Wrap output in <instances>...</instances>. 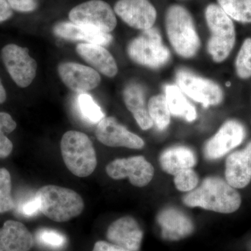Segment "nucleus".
I'll return each mask as SVG.
<instances>
[{
	"label": "nucleus",
	"instance_id": "21",
	"mask_svg": "<svg viewBox=\"0 0 251 251\" xmlns=\"http://www.w3.org/2000/svg\"><path fill=\"white\" fill-rule=\"evenodd\" d=\"M196 158L192 150L185 147H175L163 151L160 156V164L163 171L175 175L183 170L192 168Z\"/></svg>",
	"mask_w": 251,
	"mask_h": 251
},
{
	"label": "nucleus",
	"instance_id": "16",
	"mask_svg": "<svg viewBox=\"0 0 251 251\" xmlns=\"http://www.w3.org/2000/svg\"><path fill=\"white\" fill-rule=\"evenodd\" d=\"M161 228L162 237L171 241H177L191 235L194 230L192 221L186 214L175 208H168L157 216Z\"/></svg>",
	"mask_w": 251,
	"mask_h": 251
},
{
	"label": "nucleus",
	"instance_id": "10",
	"mask_svg": "<svg viewBox=\"0 0 251 251\" xmlns=\"http://www.w3.org/2000/svg\"><path fill=\"white\" fill-rule=\"evenodd\" d=\"M176 80L180 90L206 108L218 105L224 98L223 91L219 85L188 71L179 70L176 73Z\"/></svg>",
	"mask_w": 251,
	"mask_h": 251
},
{
	"label": "nucleus",
	"instance_id": "5",
	"mask_svg": "<svg viewBox=\"0 0 251 251\" xmlns=\"http://www.w3.org/2000/svg\"><path fill=\"white\" fill-rule=\"evenodd\" d=\"M204 14L211 32L208 52L214 62H223L228 57L235 43L233 22L219 5H208Z\"/></svg>",
	"mask_w": 251,
	"mask_h": 251
},
{
	"label": "nucleus",
	"instance_id": "33",
	"mask_svg": "<svg viewBox=\"0 0 251 251\" xmlns=\"http://www.w3.org/2000/svg\"><path fill=\"white\" fill-rule=\"evenodd\" d=\"M18 211L25 216H35L40 212L39 201L35 195L34 197L29 198L26 202H23L18 208Z\"/></svg>",
	"mask_w": 251,
	"mask_h": 251
},
{
	"label": "nucleus",
	"instance_id": "3",
	"mask_svg": "<svg viewBox=\"0 0 251 251\" xmlns=\"http://www.w3.org/2000/svg\"><path fill=\"white\" fill-rule=\"evenodd\" d=\"M166 28L168 39L176 53L185 58L197 53L201 41L191 14L181 5H172L167 10Z\"/></svg>",
	"mask_w": 251,
	"mask_h": 251
},
{
	"label": "nucleus",
	"instance_id": "19",
	"mask_svg": "<svg viewBox=\"0 0 251 251\" xmlns=\"http://www.w3.org/2000/svg\"><path fill=\"white\" fill-rule=\"evenodd\" d=\"M77 53L86 62L95 68L96 71L105 76L112 77L118 72L116 61L103 46L97 44H80L76 46Z\"/></svg>",
	"mask_w": 251,
	"mask_h": 251
},
{
	"label": "nucleus",
	"instance_id": "23",
	"mask_svg": "<svg viewBox=\"0 0 251 251\" xmlns=\"http://www.w3.org/2000/svg\"><path fill=\"white\" fill-rule=\"evenodd\" d=\"M165 97L172 115L183 117L186 121L190 122L196 120L197 117L196 108L188 101L179 87L175 85H168L165 89Z\"/></svg>",
	"mask_w": 251,
	"mask_h": 251
},
{
	"label": "nucleus",
	"instance_id": "2",
	"mask_svg": "<svg viewBox=\"0 0 251 251\" xmlns=\"http://www.w3.org/2000/svg\"><path fill=\"white\" fill-rule=\"evenodd\" d=\"M40 212L55 222H67L82 214L84 201L78 193L69 188L47 185L35 194Z\"/></svg>",
	"mask_w": 251,
	"mask_h": 251
},
{
	"label": "nucleus",
	"instance_id": "14",
	"mask_svg": "<svg viewBox=\"0 0 251 251\" xmlns=\"http://www.w3.org/2000/svg\"><path fill=\"white\" fill-rule=\"evenodd\" d=\"M58 74L64 85L80 94L97 88L101 80L97 71L78 63H61Z\"/></svg>",
	"mask_w": 251,
	"mask_h": 251
},
{
	"label": "nucleus",
	"instance_id": "7",
	"mask_svg": "<svg viewBox=\"0 0 251 251\" xmlns=\"http://www.w3.org/2000/svg\"><path fill=\"white\" fill-rule=\"evenodd\" d=\"M69 20L74 24L110 33L117 26V18L111 6L102 0H90L71 10Z\"/></svg>",
	"mask_w": 251,
	"mask_h": 251
},
{
	"label": "nucleus",
	"instance_id": "32",
	"mask_svg": "<svg viewBox=\"0 0 251 251\" xmlns=\"http://www.w3.org/2000/svg\"><path fill=\"white\" fill-rule=\"evenodd\" d=\"M11 9L19 12L34 11L38 7L37 0H7Z\"/></svg>",
	"mask_w": 251,
	"mask_h": 251
},
{
	"label": "nucleus",
	"instance_id": "22",
	"mask_svg": "<svg viewBox=\"0 0 251 251\" xmlns=\"http://www.w3.org/2000/svg\"><path fill=\"white\" fill-rule=\"evenodd\" d=\"M226 181L234 188H243L249 185L251 175L243 158L242 151L231 153L226 163Z\"/></svg>",
	"mask_w": 251,
	"mask_h": 251
},
{
	"label": "nucleus",
	"instance_id": "24",
	"mask_svg": "<svg viewBox=\"0 0 251 251\" xmlns=\"http://www.w3.org/2000/svg\"><path fill=\"white\" fill-rule=\"evenodd\" d=\"M148 111L152 120L159 130L166 128L171 122V112L164 96H154L149 100Z\"/></svg>",
	"mask_w": 251,
	"mask_h": 251
},
{
	"label": "nucleus",
	"instance_id": "8",
	"mask_svg": "<svg viewBox=\"0 0 251 251\" xmlns=\"http://www.w3.org/2000/svg\"><path fill=\"white\" fill-rule=\"evenodd\" d=\"M1 58L11 78L18 87L25 88L35 78L37 63L29 50L16 44H8L1 50Z\"/></svg>",
	"mask_w": 251,
	"mask_h": 251
},
{
	"label": "nucleus",
	"instance_id": "30",
	"mask_svg": "<svg viewBox=\"0 0 251 251\" xmlns=\"http://www.w3.org/2000/svg\"><path fill=\"white\" fill-rule=\"evenodd\" d=\"M176 188L182 192H191L198 186L199 178L192 168L183 170L175 175Z\"/></svg>",
	"mask_w": 251,
	"mask_h": 251
},
{
	"label": "nucleus",
	"instance_id": "36",
	"mask_svg": "<svg viewBox=\"0 0 251 251\" xmlns=\"http://www.w3.org/2000/svg\"><path fill=\"white\" fill-rule=\"evenodd\" d=\"M243 158L247 164L248 170L251 175V143L242 151Z\"/></svg>",
	"mask_w": 251,
	"mask_h": 251
},
{
	"label": "nucleus",
	"instance_id": "20",
	"mask_svg": "<svg viewBox=\"0 0 251 251\" xmlns=\"http://www.w3.org/2000/svg\"><path fill=\"white\" fill-rule=\"evenodd\" d=\"M126 106L131 112L135 121L143 130H148L153 123L146 106L145 94L142 87L137 84H130L123 92Z\"/></svg>",
	"mask_w": 251,
	"mask_h": 251
},
{
	"label": "nucleus",
	"instance_id": "29",
	"mask_svg": "<svg viewBox=\"0 0 251 251\" xmlns=\"http://www.w3.org/2000/svg\"><path fill=\"white\" fill-rule=\"evenodd\" d=\"M238 75L242 78L251 76V39H246L236 60Z\"/></svg>",
	"mask_w": 251,
	"mask_h": 251
},
{
	"label": "nucleus",
	"instance_id": "1",
	"mask_svg": "<svg viewBox=\"0 0 251 251\" xmlns=\"http://www.w3.org/2000/svg\"><path fill=\"white\" fill-rule=\"evenodd\" d=\"M186 205L221 214H230L240 207L242 199L235 188L218 177H208L183 199Z\"/></svg>",
	"mask_w": 251,
	"mask_h": 251
},
{
	"label": "nucleus",
	"instance_id": "28",
	"mask_svg": "<svg viewBox=\"0 0 251 251\" xmlns=\"http://www.w3.org/2000/svg\"><path fill=\"white\" fill-rule=\"evenodd\" d=\"M15 207L11 196V178L9 172L0 168V213L7 212Z\"/></svg>",
	"mask_w": 251,
	"mask_h": 251
},
{
	"label": "nucleus",
	"instance_id": "17",
	"mask_svg": "<svg viewBox=\"0 0 251 251\" xmlns=\"http://www.w3.org/2000/svg\"><path fill=\"white\" fill-rule=\"evenodd\" d=\"M33 245L32 234L18 221H6L0 229V251H29Z\"/></svg>",
	"mask_w": 251,
	"mask_h": 251
},
{
	"label": "nucleus",
	"instance_id": "34",
	"mask_svg": "<svg viewBox=\"0 0 251 251\" xmlns=\"http://www.w3.org/2000/svg\"><path fill=\"white\" fill-rule=\"evenodd\" d=\"M92 251H131L118 247V246L112 244L111 243L99 241L94 244Z\"/></svg>",
	"mask_w": 251,
	"mask_h": 251
},
{
	"label": "nucleus",
	"instance_id": "37",
	"mask_svg": "<svg viewBox=\"0 0 251 251\" xmlns=\"http://www.w3.org/2000/svg\"><path fill=\"white\" fill-rule=\"evenodd\" d=\"M6 99V92L0 79V104L4 103Z\"/></svg>",
	"mask_w": 251,
	"mask_h": 251
},
{
	"label": "nucleus",
	"instance_id": "27",
	"mask_svg": "<svg viewBox=\"0 0 251 251\" xmlns=\"http://www.w3.org/2000/svg\"><path fill=\"white\" fill-rule=\"evenodd\" d=\"M77 100L81 114L87 121L97 124L105 117L101 108L89 94L81 93Z\"/></svg>",
	"mask_w": 251,
	"mask_h": 251
},
{
	"label": "nucleus",
	"instance_id": "26",
	"mask_svg": "<svg viewBox=\"0 0 251 251\" xmlns=\"http://www.w3.org/2000/svg\"><path fill=\"white\" fill-rule=\"evenodd\" d=\"M17 125L9 114L0 112V158H4L11 154L13 143L5 133H10L16 129Z\"/></svg>",
	"mask_w": 251,
	"mask_h": 251
},
{
	"label": "nucleus",
	"instance_id": "4",
	"mask_svg": "<svg viewBox=\"0 0 251 251\" xmlns=\"http://www.w3.org/2000/svg\"><path fill=\"white\" fill-rule=\"evenodd\" d=\"M61 153L68 170L78 177H87L97 166L93 143L85 133L69 130L61 140Z\"/></svg>",
	"mask_w": 251,
	"mask_h": 251
},
{
	"label": "nucleus",
	"instance_id": "6",
	"mask_svg": "<svg viewBox=\"0 0 251 251\" xmlns=\"http://www.w3.org/2000/svg\"><path fill=\"white\" fill-rule=\"evenodd\" d=\"M127 52L133 62L150 68L162 67L171 57L162 42L161 34L153 27L143 30L141 35L130 41Z\"/></svg>",
	"mask_w": 251,
	"mask_h": 251
},
{
	"label": "nucleus",
	"instance_id": "11",
	"mask_svg": "<svg viewBox=\"0 0 251 251\" xmlns=\"http://www.w3.org/2000/svg\"><path fill=\"white\" fill-rule=\"evenodd\" d=\"M114 11L130 27L146 30L153 27L156 10L149 0H118Z\"/></svg>",
	"mask_w": 251,
	"mask_h": 251
},
{
	"label": "nucleus",
	"instance_id": "35",
	"mask_svg": "<svg viewBox=\"0 0 251 251\" xmlns=\"http://www.w3.org/2000/svg\"><path fill=\"white\" fill-rule=\"evenodd\" d=\"M13 16V9L7 0H0V23H4Z\"/></svg>",
	"mask_w": 251,
	"mask_h": 251
},
{
	"label": "nucleus",
	"instance_id": "12",
	"mask_svg": "<svg viewBox=\"0 0 251 251\" xmlns=\"http://www.w3.org/2000/svg\"><path fill=\"white\" fill-rule=\"evenodd\" d=\"M96 136L100 143L111 148L140 150L145 146L141 138L127 130L112 117H105L99 122Z\"/></svg>",
	"mask_w": 251,
	"mask_h": 251
},
{
	"label": "nucleus",
	"instance_id": "31",
	"mask_svg": "<svg viewBox=\"0 0 251 251\" xmlns=\"http://www.w3.org/2000/svg\"><path fill=\"white\" fill-rule=\"evenodd\" d=\"M37 239L42 244L52 248L62 247L66 243L62 234L50 229H41L38 232Z\"/></svg>",
	"mask_w": 251,
	"mask_h": 251
},
{
	"label": "nucleus",
	"instance_id": "15",
	"mask_svg": "<svg viewBox=\"0 0 251 251\" xmlns=\"http://www.w3.org/2000/svg\"><path fill=\"white\" fill-rule=\"evenodd\" d=\"M106 237L112 244L127 250L138 251L143 241V232L135 219L125 216L110 224Z\"/></svg>",
	"mask_w": 251,
	"mask_h": 251
},
{
	"label": "nucleus",
	"instance_id": "9",
	"mask_svg": "<svg viewBox=\"0 0 251 251\" xmlns=\"http://www.w3.org/2000/svg\"><path fill=\"white\" fill-rule=\"evenodd\" d=\"M105 171L111 179L128 178L130 184L136 187L147 186L154 175L152 165L142 156L117 158L108 164Z\"/></svg>",
	"mask_w": 251,
	"mask_h": 251
},
{
	"label": "nucleus",
	"instance_id": "13",
	"mask_svg": "<svg viewBox=\"0 0 251 251\" xmlns=\"http://www.w3.org/2000/svg\"><path fill=\"white\" fill-rule=\"evenodd\" d=\"M245 137L244 126L238 122L228 121L206 143L204 155L208 159H217L237 148Z\"/></svg>",
	"mask_w": 251,
	"mask_h": 251
},
{
	"label": "nucleus",
	"instance_id": "18",
	"mask_svg": "<svg viewBox=\"0 0 251 251\" xmlns=\"http://www.w3.org/2000/svg\"><path fill=\"white\" fill-rule=\"evenodd\" d=\"M54 34L67 40L84 41L88 44L103 46H108L112 41V36L92 28L80 26L72 22L57 23L53 28Z\"/></svg>",
	"mask_w": 251,
	"mask_h": 251
},
{
	"label": "nucleus",
	"instance_id": "25",
	"mask_svg": "<svg viewBox=\"0 0 251 251\" xmlns=\"http://www.w3.org/2000/svg\"><path fill=\"white\" fill-rule=\"evenodd\" d=\"M229 18L243 23H251V0H217Z\"/></svg>",
	"mask_w": 251,
	"mask_h": 251
}]
</instances>
